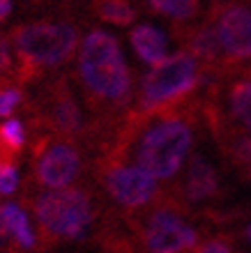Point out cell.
Wrapping results in <instances>:
<instances>
[{
  "instance_id": "9a60e30c",
  "label": "cell",
  "mask_w": 251,
  "mask_h": 253,
  "mask_svg": "<svg viewBox=\"0 0 251 253\" xmlns=\"http://www.w3.org/2000/svg\"><path fill=\"white\" fill-rule=\"evenodd\" d=\"M228 113L247 133H251V67L240 72L228 85Z\"/></svg>"
},
{
  "instance_id": "30bf717a",
  "label": "cell",
  "mask_w": 251,
  "mask_h": 253,
  "mask_svg": "<svg viewBox=\"0 0 251 253\" xmlns=\"http://www.w3.org/2000/svg\"><path fill=\"white\" fill-rule=\"evenodd\" d=\"M228 65L251 58V9L238 2L217 5L210 19Z\"/></svg>"
},
{
  "instance_id": "5bb4252c",
  "label": "cell",
  "mask_w": 251,
  "mask_h": 253,
  "mask_svg": "<svg viewBox=\"0 0 251 253\" xmlns=\"http://www.w3.org/2000/svg\"><path fill=\"white\" fill-rule=\"evenodd\" d=\"M129 42H132L134 53L152 67L168 58V40H166V35L154 26L141 23V26L132 28V30H129Z\"/></svg>"
},
{
  "instance_id": "cb8c5ba5",
  "label": "cell",
  "mask_w": 251,
  "mask_h": 253,
  "mask_svg": "<svg viewBox=\"0 0 251 253\" xmlns=\"http://www.w3.org/2000/svg\"><path fill=\"white\" fill-rule=\"evenodd\" d=\"M245 237H247V240H249V242H251V223H249V226H247V228H245Z\"/></svg>"
},
{
  "instance_id": "3957f363",
  "label": "cell",
  "mask_w": 251,
  "mask_h": 253,
  "mask_svg": "<svg viewBox=\"0 0 251 253\" xmlns=\"http://www.w3.org/2000/svg\"><path fill=\"white\" fill-rule=\"evenodd\" d=\"M203 81V65L189 51H178L154 65L143 76L136 97V115L180 111L194 97Z\"/></svg>"
},
{
  "instance_id": "277c9868",
  "label": "cell",
  "mask_w": 251,
  "mask_h": 253,
  "mask_svg": "<svg viewBox=\"0 0 251 253\" xmlns=\"http://www.w3.org/2000/svg\"><path fill=\"white\" fill-rule=\"evenodd\" d=\"M12 46L16 51V79L33 81L42 69H55L72 60L79 48V28L72 23L37 21L14 28Z\"/></svg>"
},
{
  "instance_id": "7a4b0ae2",
  "label": "cell",
  "mask_w": 251,
  "mask_h": 253,
  "mask_svg": "<svg viewBox=\"0 0 251 253\" xmlns=\"http://www.w3.org/2000/svg\"><path fill=\"white\" fill-rule=\"evenodd\" d=\"M76 83L97 122H115L134 97L132 69L115 35L95 28L76 53Z\"/></svg>"
},
{
  "instance_id": "7402d4cb",
  "label": "cell",
  "mask_w": 251,
  "mask_h": 253,
  "mask_svg": "<svg viewBox=\"0 0 251 253\" xmlns=\"http://www.w3.org/2000/svg\"><path fill=\"white\" fill-rule=\"evenodd\" d=\"M194 253H233V249L224 240H210V242H205V244H201V247H196Z\"/></svg>"
},
{
  "instance_id": "8fae6325",
  "label": "cell",
  "mask_w": 251,
  "mask_h": 253,
  "mask_svg": "<svg viewBox=\"0 0 251 253\" xmlns=\"http://www.w3.org/2000/svg\"><path fill=\"white\" fill-rule=\"evenodd\" d=\"M219 175L203 154H194L185 170L182 180V198L187 203H205L219 196Z\"/></svg>"
},
{
  "instance_id": "2e32d148",
  "label": "cell",
  "mask_w": 251,
  "mask_h": 253,
  "mask_svg": "<svg viewBox=\"0 0 251 253\" xmlns=\"http://www.w3.org/2000/svg\"><path fill=\"white\" fill-rule=\"evenodd\" d=\"M146 7L152 14H159L175 23H189L199 16L201 0H146Z\"/></svg>"
},
{
  "instance_id": "44dd1931",
  "label": "cell",
  "mask_w": 251,
  "mask_h": 253,
  "mask_svg": "<svg viewBox=\"0 0 251 253\" xmlns=\"http://www.w3.org/2000/svg\"><path fill=\"white\" fill-rule=\"evenodd\" d=\"M12 40L9 37H0V76H7L14 67L12 58Z\"/></svg>"
},
{
  "instance_id": "6da1fadb",
  "label": "cell",
  "mask_w": 251,
  "mask_h": 253,
  "mask_svg": "<svg viewBox=\"0 0 251 253\" xmlns=\"http://www.w3.org/2000/svg\"><path fill=\"white\" fill-rule=\"evenodd\" d=\"M192 147V118L180 108L154 115L127 113L104 145V154L129 159L157 182H168L185 168Z\"/></svg>"
},
{
  "instance_id": "4fadbf2b",
  "label": "cell",
  "mask_w": 251,
  "mask_h": 253,
  "mask_svg": "<svg viewBox=\"0 0 251 253\" xmlns=\"http://www.w3.org/2000/svg\"><path fill=\"white\" fill-rule=\"evenodd\" d=\"M187 44H189V53H194L199 58V62L203 67H212V69H221V67H228V60H226V53L221 44L217 40V33H214V28L212 23H203L199 26L196 30L189 33L187 37Z\"/></svg>"
},
{
  "instance_id": "ffe728a7",
  "label": "cell",
  "mask_w": 251,
  "mask_h": 253,
  "mask_svg": "<svg viewBox=\"0 0 251 253\" xmlns=\"http://www.w3.org/2000/svg\"><path fill=\"white\" fill-rule=\"evenodd\" d=\"M16 159H0V196H12L19 189V170Z\"/></svg>"
},
{
  "instance_id": "ac0fdd59",
  "label": "cell",
  "mask_w": 251,
  "mask_h": 253,
  "mask_svg": "<svg viewBox=\"0 0 251 253\" xmlns=\"http://www.w3.org/2000/svg\"><path fill=\"white\" fill-rule=\"evenodd\" d=\"M26 145V126L19 120H5L0 125V159H16Z\"/></svg>"
},
{
  "instance_id": "7c38bea8",
  "label": "cell",
  "mask_w": 251,
  "mask_h": 253,
  "mask_svg": "<svg viewBox=\"0 0 251 253\" xmlns=\"http://www.w3.org/2000/svg\"><path fill=\"white\" fill-rule=\"evenodd\" d=\"M0 223L5 228L12 247L21 249V251H33L37 247L40 237L30 226V219L23 207L14 205V203H0Z\"/></svg>"
},
{
  "instance_id": "ba28073f",
  "label": "cell",
  "mask_w": 251,
  "mask_h": 253,
  "mask_svg": "<svg viewBox=\"0 0 251 253\" xmlns=\"http://www.w3.org/2000/svg\"><path fill=\"white\" fill-rule=\"evenodd\" d=\"M143 253H192L199 247V230L173 203L157 200L136 223Z\"/></svg>"
},
{
  "instance_id": "603a6c76",
  "label": "cell",
  "mask_w": 251,
  "mask_h": 253,
  "mask_svg": "<svg viewBox=\"0 0 251 253\" xmlns=\"http://www.w3.org/2000/svg\"><path fill=\"white\" fill-rule=\"evenodd\" d=\"M9 9H12V2H9V0H0V21L9 14Z\"/></svg>"
},
{
  "instance_id": "d4e9b609",
  "label": "cell",
  "mask_w": 251,
  "mask_h": 253,
  "mask_svg": "<svg viewBox=\"0 0 251 253\" xmlns=\"http://www.w3.org/2000/svg\"><path fill=\"white\" fill-rule=\"evenodd\" d=\"M247 175H249V180H251V161L247 164Z\"/></svg>"
},
{
  "instance_id": "8992f818",
  "label": "cell",
  "mask_w": 251,
  "mask_h": 253,
  "mask_svg": "<svg viewBox=\"0 0 251 253\" xmlns=\"http://www.w3.org/2000/svg\"><path fill=\"white\" fill-rule=\"evenodd\" d=\"M97 180L106 196L127 212L148 210L161 196V189L152 175L141 170L129 159L113 157V154H101L97 164Z\"/></svg>"
},
{
  "instance_id": "e0dca14e",
  "label": "cell",
  "mask_w": 251,
  "mask_h": 253,
  "mask_svg": "<svg viewBox=\"0 0 251 253\" xmlns=\"http://www.w3.org/2000/svg\"><path fill=\"white\" fill-rule=\"evenodd\" d=\"M93 9L101 21H108L113 26H129L136 19L132 0H95Z\"/></svg>"
},
{
  "instance_id": "52a82bcc",
  "label": "cell",
  "mask_w": 251,
  "mask_h": 253,
  "mask_svg": "<svg viewBox=\"0 0 251 253\" xmlns=\"http://www.w3.org/2000/svg\"><path fill=\"white\" fill-rule=\"evenodd\" d=\"M86 157L76 138L35 131L33 177L42 189H65L83 175Z\"/></svg>"
},
{
  "instance_id": "9c48e42d",
  "label": "cell",
  "mask_w": 251,
  "mask_h": 253,
  "mask_svg": "<svg viewBox=\"0 0 251 253\" xmlns=\"http://www.w3.org/2000/svg\"><path fill=\"white\" fill-rule=\"evenodd\" d=\"M37 125L33 131H51L65 138H83L88 133L83 108L65 76H60L44 90L37 106Z\"/></svg>"
},
{
  "instance_id": "5b68a950",
  "label": "cell",
  "mask_w": 251,
  "mask_h": 253,
  "mask_svg": "<svg viewBox=\"0 0 251 253\" xmlns=\"http://www.w3.org/2000/svg\"><path fill=\"white\" fill-rule=\"evenodd\" d=\"M47 242H74L88 233L95 221L93 193L83 187L44 189L28 200Z\"/></svg>"
},
{
  "instance_id": "d6986e66",
  "label": "cell",
  "mask_w": 251,
  "mask_h": 253,
  "mask_svg": "<svg viewBox=\"0 0 251 253\" xmlns=\"http://www.w3.org/2000/svg\"><path fill=\"white\" fill-rule=\"evenodd\" d=\"M21 101H23V90L19 83L9 76H0V118H9L21 106Z\"/></svg>"
}]
</instances>
